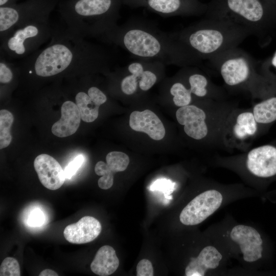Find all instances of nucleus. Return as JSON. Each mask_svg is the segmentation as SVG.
<instances>
[{
	"label": "nucleus",
	"mask_w": 276,
	"mask_h": 276,
	"mask_svg": "<svg viewBox=\"0 0 276 276\" xmlns=\"http://www.w3.org/2000/svg\"><path fill=\"white\" fill-rule=\"evenodd\" d=\"M43 49L24 58L19 70L29 77L49 78L60 75L106 72L110 55L103 47L90 42L65 27L53 29Z\"/></svg>",
	"instance_id": "1"
},
{
	"label": "nucleus",
	"mask_w": 276,
	"mask_h": 276,
	"mask_svg": "<svg viewBox=\"0 0 276 276\" xmlns=\"http://www.w3.org/2000/svg\"><path fill=\"white\" fill-rule=\"evenodd\" d=\"M101 41L119 46L137 59L166 65L196 66L180 43L147 21L131 19L118 25Z\"/></svg>",
	"instance_id": "2"
},
{
	"label": "nucleus",
	"mask_w": 276,
	"mask_h": 276,
	"mask_svg": "<svg viewBox=\"0 0 276 276\" xmlns=\"http://www.w3.org/2000/svg\"><path fill=\"white\" fill-rule=\"evenodd\" d=\"M239 264L238 273L254 274L268 256V245L263 233L252 224L239 223L229 214L206 231Z\"/></svg>",
	"instance_id": "3"
},
{
	"label": "nucleus",
	"mask_w": 276,
	"mask_h": 276,
	"mask_svg": "<svg viewBox=\"0 0 276 276\" xmlns=\"http://www.w3.org/2000/svg\"><path fill=\"white\" fill-rule=\"evenodd\" d=\"M171 35L185 48L197 65L227 50L238 47L252 35L231 21L207 18Z\"/></svg>",
	"instance_id": "4"
},
{
	"label": "nucleus",
	"mask_w": 276,
	"mask_h": 276,
	"mask_svg": "<svg viewBox=\"0 0 276 276\" xmlns=\"http://www.w3.org/2000/svg\"><path fill=\"white\" fill-rule=\"evenodd\" d=\"M123 0H65L58 10L65 27L84 38L100 40L118 25Z\"/></svg>",
	"instance_id": "5"
},
{
	"label": "nucleus",
	"mask_w": 276,
	"mask_h": 276,
	"mask_svg": "<svg viewBox=\"0 0 276 276\" xmlns=\"http://www.w3.org/2000/svg\"><path fill=\"white\" fill-rule=\"evenodd\" d=\"M236 106L224 100L206 99L204 107L192 104L179 107L176 118L189 137L197 141L205 140L211 148H223L224 124Z\"/></svg>",
	"instance_id": "6"
},
{
	"label": "nucleus",
	"mask_w": 276,
	"mask_h": 276,
	"mask_svg": "<svg viewBox=\"0 0 276 276\" xmlns=\"http://www.w3.org/2000/svg\"><path fill=\"white\" fill-rule=\"evenodd\" d=\"M259 195V192L245 184H224L208 180L202 190L182 208L179 221L185 226H196L226 205Z\"/></svg>",
	"instance_id": "7"
},
{
	"label": "nucleus",
	"mask_w": 276,
	"mask_h": 276,
	"mask_svg": "<svg viewBox=\"0 0 276 276\" xmlns=\"http://www.w3.org/2000/svg\"><path fill=\"white\" fill-rule=\"evenodd\" d=\"M211 165L229 170L246 185L258 191L276 178V144L261 145L241 153L215 156Z\"/></svg>",
	"instance_id": "8"
},
{
	"label": "nucleus",
	"mask_w": 276,
	"mask_h": 276,
	"mask_svg": "<svg viewBox=\"0 0 276 276\" xmlns=\"http://www.w3.org/2000/svg\"><path fill=\"white\" fill-rule=\"evenodd\" d=\"M229 89L248 91L251 96L263 95L264 79L247 53L238 47L227 50L208 60Z\"/></svg>",
	"instance_id": "9"
},
{
	"label": "nucleus",
	"mask_w": 276,
	"mask_h": 276,
	"mask_svg": "<svg viewBox=\"0 0 276 276\" xmlns=\"http://www.w3.org/2000/svg\"><path fill=\"white\" fill-rule=\"evenodd\" d=\"M53 31L49 20L25 23L1 39V54L8 59L25 58L51 38Z\"/></svg>",
	"instance_id": "10"
},
{
	"label": "nucleus",
	"mask_w": 276,
	"mask_h": 276,
	"mask_svg": "<svg viewBox=\"0 0 276 276\" xmlns=\"http://www.w3.org/2000/svg\"><path fill=\"white\" fill-rule=\"evenodd\" d=\"M251 109L234 107L224 124L222 146L228 150L247 151L254 140L260 134Z\"/></svg>",
	"instance_id": "11"
},
{
	"label": "nucleus",
	"mask_w": 276,
	"mask_h": 276,
	"mask_svg": "<svg viewBox=\"0 0 276 276\" xmlns=\"http://www.w3.org/2000/svg\"><path fill=\"white\" fill-rule=\"evenodd\" d=\"M57 3V0H26L0 6L1 39L13 29L25 23L49 20Z\"/></svg>",
	"instance_id": "12"
},
{
	"label": "nucleus",
	"mask_w": 276,
	"mask_h": 276,
	"mask_svg": "<svg viewBox=\"0 0 276 276\" xmlns=\"http://www.w3.org/2000/svg\"><path fill=\"white\" fill-rule=\"evenodd\" d=\"M207 18L231 21L249 30L259 37L268 24L259 0H225V8Z\"/></svg>",
	"instance_id": "13"
},
{
	"label": "nucleus",
	"mask_w": 276,
	"mask_h": 276,
	"mask_svg": "<svg viewBox=\"0 0 276 276\" xmlns=\"http://www.w3.org/2000/svg\"><path fill=\"white\" fill-rule=\"evenodd\" d=\"M165 65L157 61L137 59L118 72L121 74L120 90L126 96L135 94L138 89L149 90L157 81Z\"/></svg>",
	"instance_id": "14"
},
{
	"label": "nucleus",
	"mask_w": 276,
	"mask_h": 276,
	"mask_svg": "<svg viewBox=\"0 0 276 276\" xmlns=\"http://www.w3.org/2000/svg\"><path fill=\"white\" fill-rule=\"evenodd\" d=\"M132 8L144 7L164 16L199 14L202 6L197 0H123Z\"/></svg>",
	"instance_id": "15"
},
{
	"label": "nucleus",
	"mask_w": 276,
	"mask_h": 276,
	"mask_svg": "<svg viewBox=\"0 0 276 276\" xmlns=\"http://www.w3.org/2000/svg\"><path fill=\"white\" fill-rule=\"evenodd\" d=\"M180 72L190 86L194 97L203 99L224 100V93L213 84L196 66L182 67Z\"/></svg>",
	"instance_id": "16"
},
{
	"label": "nucleus",
	"mask_w": 276,
	"mask_h": 276,
	"mask_svg": "<svg viewBox=\"0 0 276 276\" xmlns=\"http://www.w3.org/2000/svg\"><path fill=\"white\" fill-rule=\"evenodd\" d=\"M34 167L41 184L46 188L55 190L64 183L65 177L59 163L52 156L41 154L34 160Z\"/></svg>",
	"instance_id": "17"
},
{
	"label": "nucleus",
	"mask_w": 276,
	"mask_h": 276,
	"mask_svg": "<svg viewBox=\"0 0 276 276\" xmlns=\"http://www.w3.org/2000/svg\"><path fill=\"white\" fill-rule=\"evenodd\" d=\"M102 229L100 222L91 216H84L77 222L66 226L63 231L65 239L73 244H84L94 240Z\"/></svg>",
	"instance_id": "18"
},
{
	"label": "nucleus",
	"mask_w": 276,
	"mask_h": 276,
	"mask_svg": "<svg viewBox=\"0 0 276 276\" xmlns=\"http://www.w3.org/2000/svg\"><path fill=\"white\" fill-rule=\"evenodd\" d=\"M129 126L132 130L146 133L150 138L156 141L163 139L166 133L162 121L149 109L133 111L130 115Z\"/></svg>",
	"instance_id": "19"
},
{
	"label": "nucleus",
	"mask_w": 276,
	"mask_h": 276,
	"mask_svg": "<svg viewBox=\"0 0 276 276\" xmlns=\"http://www.w3.org/2000/svg\"><path fill=\"white\" fill-rule=\"evenodd\" d=\"M61 118L52 127V132L59 137L74 134L79 128L81 116L76 104L71 101H65L61 108Z\"/></svg>",
	"instance_id": "20"
},
{
	"label": "nucleus",
	"mask_w": 276,
	"mask_h": 276,
	"mask_svg": "<svg viewBox=\"0 0 276 276\" xmlns=\"http://www.w3.org/2000/svg\"><path fill=\"white\" fill-rule=\"evenodd\" d=\"M119 265L116 251L109 245H104L97 252L90 264L91 271L100 276H107L114 273Z\"/></svg>",
	"instance_id": "21"
},
{
	"label": "nucleus",
	"mask_w": 276,
	"mask_h": 276,
	"mask_svg": "<svg viewBox=\"0 0 276 276\" xmlns=\"http://www.w3.org/2000/svg\"><path fill=\"white\" fill-rule=\"evenodd\" d=\"M261 131L276 121V96L265 97L251 108Z\"/></svg>",
	"instance_id": "22"
},
{
	"label": "nucleus",
	"mask_w": 276,
	"mask_h": 276,
	"mask_svg": "<svg viewBox=\"0 0 276 276\" xmlns=\"http://www.w3.org/2000/svg\"><path fill=\"white\" fill-rule=\"evenodd\" d=\"M75 99L81 118L84 122H92L98 118L100 106L93 101L87 92L78 91Z\"/></svg>",
	"instance_id": "23"
},
{
	"label": "nucleus",
	"mask_w": 276,
	"mask_h": 276,
	"mask_svg": "<svg viewBox=\"0 0 276 276\" xmlns=\"http://www.w3.org/2000/svg\"><path fill=\"white\" fill-rule=\"evenodd\" d=\"M169 93L174 105L179 107L191 104L194 97L185 79L175 81L169 88Z\"/></svg>",
	"instance_id": "24"
},
{
	"label": "nucleus",
	"mask_w": 276,
	"mask_h": 276,
	"mask_svg": "<svg viewBox=\"0 0 276 276\" xmlns=\"http://www.w3.org/2000/svg\"><path fill=\"white\" fill-rule=\"evenodd\" d=\"M14 118L12 113L6 109L0 111V148L8 147L12 140L10 128L13 123Z\"/></svg>",
	"instance_id": "25"
},
{
	"label": "nucleus",
	"mask_w": 276,
	"mask_h": 276,
	"mask_svg": "<svg viewBox=\"0 0 276 276\" xmlns=\"http://www.w3.org/2000/svg\"><path fill=\"white\" fill-rule=\"evenodd\" d=\"M106 164L114 174L125 170L129 163L128 156L122 152L111 151L106 156Z\"/></svg>",
	"instance_id": "26"
},
{
	"label": "nucleus",
	"mask_w": 276,
	"mask_h": 276,
	"mask_svg": "<svg viewBox=\"0 0 276 276\" xmlns=\"http://www.w3.org/2000/svg\"><path fill=\"white\" fill-rule=\"evenodd\" d=\"M95 171L97 175L102 176L98 181L101 189L107 190L112 187L114 173L110 171L106 163L102 161L98 162L95 166Z\"/></svg>",
	"instance_id": "27"
},
{
	"label": "nucleus",
	"mask_w": 276,
	"mask_h": 276,
	"mask_svg": "<svg viewBox=\"0 0 276 276\" xmlns=\"http://www.w3.org/2000/svg\"><path fill=\"white\" fill-rule=\"evenodd\" d=\"M0 275H20V267L17 260L12 257L6 258L3 261L0 266Z\"/></svg>",
	"instance_id": "28"
},
{
	"label": "nucleus",
	"mask_w": 276,
	"mask_h": 276,
	"mask_svg": "<svg viewBox=\"0 0 276 276\" xmlns=\"http://www.w3.org/2000/svg\"><path fill=\"white\" fill-rule=\"evenodd\" d=\"M176 185V183L170 179H159L153 182L150 187V190L152 191L162 192L166 198L171 199L169 195L174 191Z\"/></svg>",
	"instance_id": "29"
},
{
	"label": "nucleus",
	"mask_w": 276,
	"mask_h": 276,
	"mask_svg": "<svg viewBox=\"0 0 276 276\" xmlns=\"http://www.w3.org/2000/svg\"><path fill=\"white\" fill-rule=\"evenodd\" d=\"M84 161V157L82 155H77L65 167L64 172L65 178L71 179L81 167Z\"/></svg>",
	"instance_id": "30"
},
{
	"label": "nucleus",
	"mask_w": 276,
	"mask_h": 276,
	"mask_svg": "<svg viewBox=\"0 0 276 276\" xmlns=\"http://www.w3.org/2000/svg\"><path fill=\"white\" fill-rule=\"evenodd\" d=\"M87 93L93 101L100 106L107 101V97L105 93L96 86L87 88Z\"/></svg>",
	"instance_id": "31"
},
{
	"label": "nucleus",
	"mask_w": 276,
	"mask_h": 276,
	"mask_svg": "<svg viewBox=\"0 0 276 276\" xmlns=\"http://www.w3.org/2000/svg\"><path fill=\"white\" fill-rule=\"evenodd\" d=\"M44 221L45 216L44 214L39 209H35L31 211L27 218V224L31 226H41Z\"/></svg>",
	"instance_id": "32"
},
{
	"label": "nucleus",
	"mask_w": 276,
	"mask_h": 276,
	"mask_svg": "<svg viewBox=\"0 0 276 276\" xmlns=\"http://www.w3.org/2000/svg\"><path fill=\"white\" fill-rule=\"evenodd\" d=\"M153 268L151 262L146 259L141 260L136 266L137 276H153Z\"/></svg>",
	"instance_id": "33"
},
{
	"label": "nucleus",
	"mask_w": 276,
	"mask_h": 276,
	"mask_svg": "<svg viewBox=\"0 0 276 276\" xmlns=\"http://www.w3.org/2000/svg\"><path fill=\"white\" fill-rule=\"evenodd\" d=\"M39 276H58L57 272L51 269H44L39 274Z\"/></svg>",
	"instance_id": "34"
},
{
	"label": "nucleus",
	"mask_w": 276,
	"mask_h": 276,
	"mask_svg": "<svg viewBox=\"0 0 276 276\" xmlns=\"http://www.w3.org/2000/svg\"><path fill=\"white\" fill-rule=\"evenodd\" d=\"M19 0H0V6L16 3Z\"/></svg>",
	"instance_id": "35"
},
{
	"label": "nucleus",
	"mask_w": 276,
	"mask_h": 276,
	"mask_svg": "<svg viewBox=\"0 0 276 276\" xmlns=\"http://www.w3.org/2000/svg\"><path fill=\"white\" fill-rule=\"evenodd\" d=\"M270 64L273 68L276 69V51L270 59Z\"/></svg>",
	"instance_id": "36"
}]
</instances>
